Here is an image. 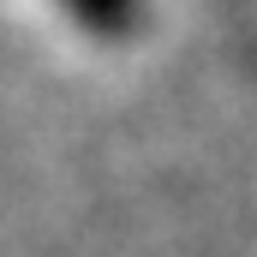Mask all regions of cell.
<instances>
[{"instance_id":"obj_1","label":"cell","mask_w":257,"mask_h":257,"mask_svg":"<svg viewBox=\"0 0 257 257\" xmlns=\"http://www.w3.org/2000/svg\"><path fill=\"white\" fill-rule=\"evenodd\" d=\"M90 24H102V30H120V24H132V0H72Z\"/></svg>"}]
</instances>
